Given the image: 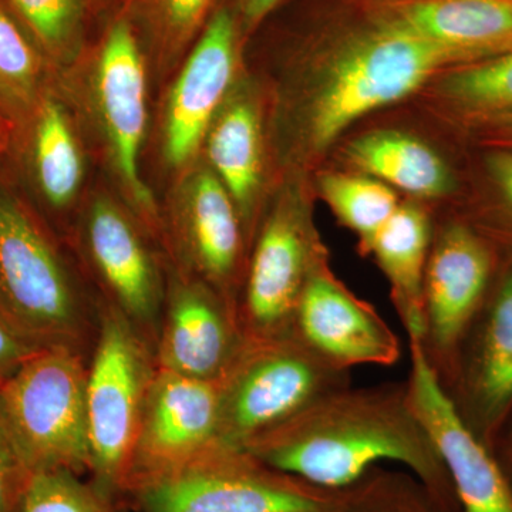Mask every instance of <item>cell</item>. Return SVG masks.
Returning a JSON list of instances; mask_svg holds the SVG:
<instances>
[{"instance_id": "6da1fadb", "label": "cell", "mask_w": 512, "mask_h": 512, "mask_svg": "<svg viewBox=\"0 0 512 512\" xmlns=\"http://www.w3.org/2000/svg\"><path fill=\"white\" fill-rule=\"evenodd\" d=\"M268 466L326 488L355 484L382 461L409 468L448 512H461L450 474L412 407L406 380L342 387L244 448Z\"/></svg>"}, {"instance_id": "7a4b0ae2", "label": "cell", "mask_w": 512, "mask_h": 512, "mask_svg": "<svg viewBox=\"0 0 512 512\" xmlns=\"http://www.w3.org/2000/svg\"><path fill=\"white\" fill-rule=\"evenodd\" d=\"M100 299L77 282L56 232L0 163V316L42 349L92 355Z\"/></svg>"}, {"instance_id": "3957f363", "label": "cell", "mask_w": 512, "mask_h": 512, "mask_svg": "<svg viewBox=\"0 0 512 512\" xmlns=\"http://www.w3.org/2000/svg\"><path fill=\"white\" fill-rule=\"evenodd\" d=\"M467 62L400 20L357 37L333 57L308 109V138L322 150L353 121L414 92L437 70Z\"/></svg>"}, {"instance_id": "277c9868", "label": "cell", "mask_w": 512, "mask_h": 512, "mask_svg": "<svg viewBox=\"0 0 512 512\" xmlns=\"http://www.w3.org/2000/svg\"><path fill=\"white\" fill-rule=\"evenodd\" d=\"M349 493L350 485L320 487L217 441L124 497L140 512H336Z\"/></svg>"}, {"instance_id": "5b68a950", "label": "cell", "mask_w": 512, "mask_h": 512, "mask_svg": "<svg viewBox=\"0 0 512 512\" xmlns=\"http://www.w3.org/2000/svg\"><path fill=\"white\" fill-rule=\"evenodd\" d=\"M154 350L116 309L101 302L100 328L87 367L90 483L117 504L151 382Z\"/></svg>"}, {"instance_id": "8992f818", "label": "cell", "mask_w": 512, "mask_h": 512, "mask_svg": "<svg viewBox=\"0 0 512 512\" xmlns=\"http://www.w3.org/2000/svg\"><path fill=\"white\" fill-rule=\"evenodd\" d=\"M350 384L349 370L329 365L292 333L281 338H247L218 382L217 441L244 450L319 397Z\"/></svg>"}, {"instance_id": "52a82bcc", "label": "cell", "mask_w": 512, "mask_h": 512, "mask_svg": "<svg viewBox=\"0 0 512 512\" xmlns=\"http://www.w3.org/2000/svg\"><path fill=\"white\" fill-rule=\"evenodd\" d=\"M89 357L40 350L0 387V406L33 474L89 473L86 384Z\"/></svg>"}, {"instance_id": "ba28073f", "label": "cell", "mask_w": 512, "mask_h": 512, "mask_svg": "<svg viewBox=\"0 0 512 512\" xmlns=\"http://www.w3.org/2000/svg\"><path fill=\"white\" fill-rule=\"evenodd\" d=\"M505 254L464 220L433 234L423 288V338L417 343L446 386L461 342L493 288Z\"/></svg>"}, {"instance_id": "9c48e42d", "label": "cell", "mask_w": 512, "mask_h": 512, "mask_svg": "<svg viewBox=\"0 0 512 512\" xmlns=\"http://www.w3.org/2000/svg\"><path fill=\"white\" fill-rule=\"evenodd\" d=\"M94 101L107 151L137 220L165 244L153 195L140 173L147 130V80L137 37L127 20L114 23L101 46L93 77Z\"/></svg>"}, {"instance_id": "30bf717a", "label": "cell", "mask_w": 512, "mask_h": 512, "mask_svg": "<svg viewBox=\"0 0 512 512\" xmlns=\"http://www.w3.org/2000/svg\"><path fill=\"white\" fill-rule=\"evenodd\" d=\"M148 237L143 224L109 197L90 204L80 235L103 291L100 302L121 313L154 350L167 279Z\"/></svg>"}, {"instance_id": "8fae6325", "label": "cell", "mask_w": 512, "mask_h": 512, "mask_svg": "<svg viewBox=\"0 0 512 512\" xmlns=\"http://www.w3.org/2000/svg\"><path fill=\"white\" fill-rule=\"evenodd\" d=\"M441 389L461 421L493 450L512 414V254H505Z\"/></svg>"}, {"instance_id": "7c38bea8", "label": "cell", "mask_w": 512, "mask_h": 512, "mask_svg": "<svg viewBox=\"0 0 512 512\" xmlns=\"http://www.w3.org/2000/svg\"><path fill=\"white\" fill-rule=\"evenodd\" d=\"M315 232L298 208L279 205L256 232L238 315L248 339L291 335L293 313L309 276L325 262Z\"/></svg>"}, {"instance_id": "4fadbf2b", "label": "cell", "mask_w": 512, "mask_h": 512, "mask_svg": "<svg viewBox=\"0 0 512 512\" xmlns=\"http://www.w3.org/2000/svg\"><path fill=\"white\" fill-rule=\"evenodd\" d=\"M170 274L154 349L158 369L218 383L247 342L237 306L180 266Z\"/></svg>"}, {"instance_id": "5bb4252c", "label": "cell", "mask_w": 512, "mask_h": 512, "mask_svg": "<svg viewBox=\"0 0 512 512\" xmlns=\"http://www.w3.org/2000/svg\"><path fill=\"white\" fill-rule=\"evenodd\" d=\"M168 231L165 244L174 264L207 282L238 309L248 238L237 205L211 168L188 175Z\"/></svg>"}, {"instance_id": "9a60e30c", "label": "cell", "mask_w": 512, "mask_h": 512, "mask_svg": "<svg viewBox=\"0 0 512 512\" xmlns=\"http://www.w3.org/2000/svg\"><path fill=\"white\" fill-rule=\"evenodd\" d=\"M220 389L157 369L144 403L121 497L177 470L217 443Z\"/></svg>"}, {"instance_id": "2e32d148", "label": "cell", "mask_w": 512, "mask_h": 512, "mask_svg": "<svg viewBox=\"0 0 512 512\" xmlns=\"http://www.w3.org/2000/svg\"><path fill=\"white\" fill-rule=\"evenodd\" d=\"M291 332L320 359L349 372L356 366H393L402 357L394 330L370 303L330 274L326 261L303 288Z\"/></svg>"}, {"instance_id": "e0dca14e", "label": "cell", "mask_w": 512, "mask_h": 512, "mask_svg": "<svg viewBox=\"0 0 512 512\" xmlns=\"http://www.w3.org/2000/svg\"><path fill=\"white\" fill-rule=\"evenodd\" d=\"M407 394L439 448L461 512H512V481L454 410L417 343H409Z\"/></svg>"}, {"instance_id": "ac0fdd59", "label": "cell", "mask_w": 512, "mask_h": 512, "mask_svg": "<svg viewBox=\"0 0 512 512\" xmlns=\"http://www.w3.org/2000/svg\"><path fill=\"white\" fill-rule=\"evenodd\" d=\"M237 57V28L227 9L208 20L168 94L163 151L171 167L197 156L212 121L227 101Z\"/></svg>"}, {"instance_id": "d6986e66", "label": "cell", "mask_w": 512, "mask_h": 512, "mask_svg": "<svg viewBox=\"0 0 512 512\" xmlns=\"http://www.w3.org/2000/svg\"><path fill=\"white\" fill-rule=\"evenodd\" d=\"M5 160L16 165L32 194L25 195L33 208L45 218L72 207L83 183V156L72 120L55 93L43 97L33 116L15 128L12 146Z\"/></svg>"}, {"instance_id": "ffe728a7", "label": "cell", "mask_w": 512, "mask_h": 512, "mask_svg": "<svg viewBox=\"0 0 512 512\" xmlns=\"http://www.w3.org/2000/svg\"><path fill=\"white\" fill-rule=\"evenodd\" d=\"M399 20L467 63L512 50L511 0H417L399 10Z\"/></svg>"}, {"instance_id": "44dd1931", "label": "cell", "mask_w": 512, "mask_h": 512, "mask_svg": "<svg viewBox=\"0 0 512 512\" xmlns=\"http://www.w3.org/2000/svg\"><path fill=\"white\" fill-rule=\"evenodd\" d=\"M433 227L429 215L416 205H399L392 217L363 245L375 256L390 284L392 301L409 343L423 338V288Z\"/></svg>"}, {"instance_id": "7402d4cb", "label": "cell", "mask_w": 512, "mask_h": 512, "mask_svg": "<svg viewBox=\"0 0 512 512\" xmlns=\"http://www.w3.org/2000/svg\"><path fill=\"white\" fill-rule=\"evenodd\" d=\"M205 140L211 170L237 205L248 238L262 173L261 121L255 104L245 96L232 97L212 121Z\"/></svg>"}, {"instance_id": "603a6c76", "label": "cell", "mask_w": 512, "mask_h": 512, "mask_svg": "<svg viewBox=\"0 0 512 512\" xmlns=\"http://www.w3.org/2000/svg\"><path fill=\"white\" fill-rule=\"evenodd\" d=\"M350 163L384 184L417 197H441L451 187L450 171L439 154L397 131H379L349 147Z\"/></svg>"}, {"instance_id": "cb8c5ba5", "label": "cell", "mask_w": 512, "mask_h": 512, "mask_svg": "<svg viewBox=\"0 0 512 512\" xmlns=\"http://www.w3.org/2000/svg\"><path fill=\"white\" fill-rule=\"evenodd\" d=\"M52 64L0 0V116L18 128L52 89Z\"/></svg>"}, {"instance_id": "d4e9b609", "label": "cell", "mask_w": 512, "mask_h": 512, "mask_svg": "<svg viewBox=\"0 0 512 512\" xmlns=\"http://www.w3.org/2000/svg\"><path fill=\"white\" fill-rule=\"evenodd\" d=\"M440 90L477 126L512 114V50L451 72Z\"/></svg>"}, {"instance_id": "484cf974", "label": "cell", "mask_w": 512, "mask_h": 512, "mask_svg": "<svg viewBox=\"0 0 512 512\" xmlns=\"http://www.w3.org/2000/svg\"><path fill=\"white\" fill-rule=\"evenodd\" d=\"M323 197L345 227L360 238V248L399 208L389 185L372 177L326 174L320 180Z\"/></svg>"}, {"instance_id": "4316f807", "label": "cell", "mask_w": 512, "mask_h": 512, "mask_svg": "<svg viewBox=\"0 0 512 512\" xmlns=\"http://www.w3.org/2000/svg\"><path fill=\"white\" fill-rule=\"evenodd\" d=\"M47 62L63 66L73 59L80 36L79 0H3Z\"/></svg>"}, {"instance_id": "83f0119b", "label": "cell", "mask_w": 512, "mask_h": 512, "mask_svg": "<svg viewBox=\"0 0 512 512\" xmlns=\"http://www.w3.org/2000/svg\"><path fill=\"white\" fill-rule=\"evenodd\" d=\"M336 512H448L433 494L404 473L375 467L355 484Z\"/></svg>"}, {"instance_id": "f1b7e54d", "label": "cell", "mask_w": 512, "mask_h": 512, "mask_svg": "<svg viewBox=\"0 0 512 512\" xmlns=\"http://www.w3.org/2000/svg\"><path fill=\"white\" fill-rule=\"evenodd\" d=\"M215 0H141V12L161 56L180 55L207 25Z\"/></svg>"}, {"instance_id": "f546056e", "label": "cell", "mask_w": 512, "mask_h": 512, "mask_svg": "<svg viewBox=\"0 0 512 512\" xmlns=\"http://www.w3.org/2000/svg\"><path fill=\"white\" fill-rule=\"evenodd\" d=\"M23 512H116V504L79 474L52 470L33 476Z\"/></svg>"}, {"instance_id": "4dcf8cb0", "label": "cell", "mask_w": 512, "mask_h": 512, "mask_svg": "<svg viewBox=\"0 0 512 512\" xmlns=\"http://www.w3.org/2000/svg\"><path fill=\"white\" fill-rule=\"evenodd\" d=\"M33 476L0 406V512H23Z\"/></svg>"}, {"instance_id": "1f68e13d", "label": "cell", "mask_w": 512, "mask_h": 512, "mask_svg": "<svg viewBox=\"0 0 512 512\" xmlns=\"http://www.w3.org/2000/svg\"><path fill=\"white\" fill-rule=\"evenodd\" d=\"M488 173L503 200L505 218L494 225L484 237L490 239L504 254H512V150L501 148L488 157Z\"/></svg>"}, {"instance_id": "d6a6232c", "label": "cell", "mask_w": 512, "mask_h": 512, "mask_svg": "<svg viewBox=\"0 0 512 512\" xmlns=\"http://www.w3.org/2000/svg\"><path fill=\"white\" fill-rule=\"evenodd\" d=\"M40 350L0 316V387Z\"/></svg>"}, {"instance_id": "836d02e7", "label": "cell", "mask_w": 512, "mask_h": 512, "mask_svg": "<svg viewBox=\"0 0 512 512\" xmlns=\"http://www.w3.org/2000/svg\"><path fill=\"white\" fill-rule=\"evenodd\" d=\"M478 126L483 128L485 138L491 143L512 150V114L495 117V119L484 121Z\"/></svg>"}, {"instance_id": "e575fe53", "label": "cell", "mask_w": 512, "mask_h": 512, "mask_svg": "<svg viewBox=\"0 0 512 512\" xmlns=\"http://www.w3.org/2000/svg\"><path fill=\"white\" fill-rule=\"evenodd\" d=\"M493 453L512 481V414L495 441Z\"/></svg>"}, {"instance_id": "d590c367", "label": "cell", "mask_w": 512, "mask_h": 512, "mask_svg": "<svg viewBox=\"0 0 512 512\" xmlns=\"http://www.w3.org/2000/svg\"><path fill=\"white\" fill-rule=\"evenodd\" d=\"M281 0H241V13L245 25L252 26L265 18Z\"/></svg>"}, {"instance_id": "8d00e7d4", "label": "cell", "mask_w": 512, "mask_h": 512, "mask_svg": "<svg viewBox=\"0 0 512 512\" xmlns=\"http://www.w3.org/2000/svg\"><path fill=\"white\" fill-rule=\"evenodd\" d=\"M13 134H15V127L0 116V163H3L5 158L8 157Z\"/></svg>"}, {"instance_id": "74e56055", "label": "cell", "mask_w": 512, "mask_h": 512, "mask_svg": "<svg viewBox=\"0 0 512 512\" xmlns=\"http://www.w3.org/2000/svg\"><path fill=\"white\" fill-rule=\"evenodd\" d=\"M511 2H512V0H511Z\"/></svg>"}]
</instances>
